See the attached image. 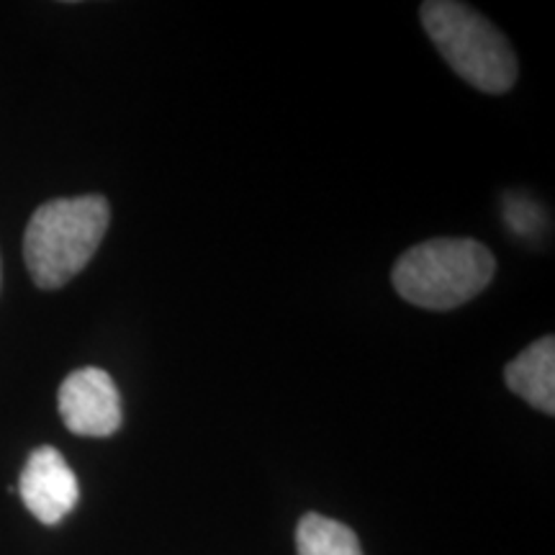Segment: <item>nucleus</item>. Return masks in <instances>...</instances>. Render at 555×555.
Returning a JSON list of instances; mask_svg holds the SVG:
<instances>
[{
    "label": "nucleus",
    "mask_w": 555,
    "mask_h": 555,
    "mask_svg": "<svg viewBox=\"0 0 555 555\" xmlns=\"http://www.w3.org/2000/svg\"><path fill=\"white\" fill-rule=\"evenodd\" d=\"M60 416L73 435L111 437L121 427V397L114 378L101 367H80L62 380Z\"/></svg>",
    "instance_id": "20e7f679"
},
{
    "label": "nucleus",
    "mask_w": 555,
    "mask_h": 555,
    "mask_svg": "<svg viewBox=\"0 0 555 555\" xmlns=\"http://www.w3.org/2000/svg\"><path fill=\"white\" fill-rule=\"evenodd\" d=\"M296 555H363V551L350 527L309 512L296 527Z\"/></svg>",
    "instance_id": "0eeeda50"
},
{
    "label": "nucleus",
    "mask_w": 555,
    "mask_h": 555,
    "mask_svg": "<svg viewBox=\"0 0 555 555\" xmlns=\"http://www.w3.org/2000/svg\"><path fill=\"white\" fill-rule=\"evenodd\" d=\"M496 260L489 247L468 237H437L401 255L393 266V288L420 309L463 307L489 286Z\"/></svg>",
    "instance_id": "f03ea898"
},
{
    "label": "nucleus",
    "mask_w": 555,
    "mask_h": 555,
    "mask_svg": "<svg viewBox=\"0 0 555 555\" xmlns=\"http://www.w3.org/2000/svg\"><path fill=\"white\" fill-rule=\"evenodd\" d=\"M420 18L450 67L483 93H506L517 80V57L502 31L466 3L429 0Z\"/></svg>",
    "instance_id": "7ed1b4c3"
},
{
    "label": "nucleus",
    "mask_w": 555,
    "mask_h": 555,
    "mask_svg": "<svg viewBox=\"0 0 555 555\" xmlns=\"http://www.w3.org/2000/svg\"><path fill=\"white\" fill-rule=\"evenodd\" d=\"M111 221L103 196L54 198L39 206L24 234V260L39 288L54 291L88 266Z\"/></svg>",
    "instance_id": "f257e3e1"
},
{
    "label": "nucleus",
    "mask_w": 555,
    "mask_h": 555,
    "mask_svg": "<svg viewBox=\"0 0 555 555\" xmlns=\"http://www.w3.org/2000/svg\"><path fill=\"white\" fill-rule=\"evenodd\" d=\"M504 380L512 393L547 416L555 414V339L540 337L504 367Z\"/></svg>",
    "instance_id": "423d86ee"
},
{
    "label": "nucleus",
    "mask_w": 555,
    "mask_h": 555,
    "mask_svg": "<svg viewBox=\"0 0 555 555\" xmlns=\"http://www.w3.org/2000/svg\"><path fill=\"white\" fill-rule=\"evenodd\" d=\"M18 494L41 525H60L80 499L73 468L57 448L41 446L26 461L18 478Z\"/></svg>",
    "instance_id": "39448f33"
}]
</instances>
